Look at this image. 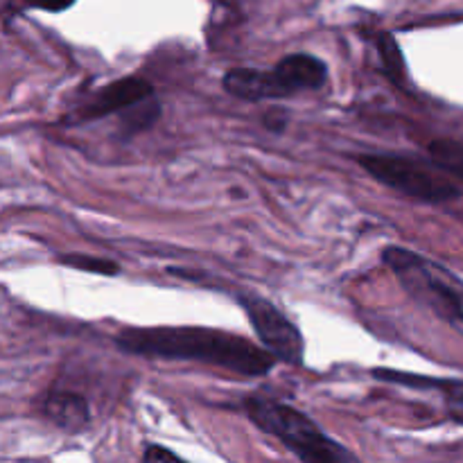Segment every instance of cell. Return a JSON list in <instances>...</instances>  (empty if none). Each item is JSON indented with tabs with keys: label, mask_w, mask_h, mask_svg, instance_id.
<instances>
[{
	"label": "cell",
	"mask_w": 463,
	"mask_h": 463,
	"mask_svg": "<svg viewBox=\"0 0 463 463\" xmlns=\"http://www.w3.org/2000/svg\"><path fill=\"white\" fill-rule=\"evenodd\" d=\"M116 346L129 355L194 360L240 375H265L276 362L267 348L256 346L240 335L194 326L127 328L116 337Z\"/></svg>",
	"instance_id": "cell-1"
},
{
	"label": "cell",
	"mask_w": 463,
	"mask_h": 463,
	"mask_svg": "<svg viewBox=\"0 0 463 463\" xmlns=\"http://www.w3.org/2000/svg\"><path fill=\"white\" fill-rule=\"evenodd\" d=\"M383 260L419 306L428 307L463 335V280L459 276L441 262L402 247L384 249Z\"/></svg>",
	"instance_id": "cell-2"
},
{
	"label": "cell",
	"mask_w": 463,
	"mask_h": 463,
	"mask_svg": "<svg viewBox=\"0 0 463 463\" xmlns=\"http://www.w3.org/2000/svg\"><path fill=\"white\" fill-rule=\"evenodd\" d=\"M244 407H247L249 419L262 432L279 439L301 461H355V455H351L346 448L339 446L328 434L321 432L315 420H310L294 407L276 401H265V398H249Z\"/></svg>",
	"instance_id": "cell-3"
},
{
	"label": "cell",
	"mask_w": 463,
	"mask_h": 463,
	"mask_svg": "<svg viewBox=\"0 0 463 463\" xmlns=\"http://www.w3.org/2000/svg\"><path fill=\"white\" fill-rule=\"evenodd\" d=\"M357 163L387 188L419 199L425 203H450L459 199L461 188L450 179L448 172L419 158L401 154H362Z\"/></svg>",
	"instance_id": "cell-4"
},
{
	"label": "cell",
	"mask_w": 463,
	"mask_h": 463,
	"mask_svg": "<svg viewBox=\"0 0 463 463\" xmlns=\"http://www.w3.org/2000/svg\"><path fill=\"white\" fill-rule=\"evenodd\" d=\"M240 306L247 312L262 346L276 360L288 362V364H301L303 353H306L303 335L279 307L271 306L265 298L256 297V294H240Z\"/></svg>",
	"instance_id": "cell-5"
},
{
	"label": "cell",
	"mask_w": 463,
	"mask_h": 463,
	"mask_svg": "<svg viewBox=\"0 0 463 463\" xmlns=\"http://www.w3.org/2000/svg\"><path fill=\"white\" fill-rule=\"evenodd\" d=\"M154 95V89L145 80L138 77H125L113 84L104 86L102 90L93 95L84 107L80 109L81 120H98V118L109 116V113H122L125 109L134 107L140 99Z\"/></svg>",
	"instance_id": "cell-6"
},
{
	"label": "cell",
	"mask_w": 463,
	"mask_h": 463,
	"mask_svg": "<svg viewBox=\"0 0 463 463\" xmlns=\"http://www.w3.org/2000/svg\"><path fill=\"white\" fill-rule=\"evenodd\" d=\"M274 75L289 98L298 90L321 89L328 80V66L315 54L297 52L280 59L274 68Z\"/></svg>",
	"instance_id": "cell-7"
},
{
	"label": "cell",
	"mask_w": 463,
	"mask_h": 463,
	"mask_svg": "<svg viewBox=\"0 0 463 463\" xmlns=\"http://www.w3.org/2000/svg\"><path fill=\"white\" fill-rule=\"evenodd\" d=\"M224 89L233 98L258 102V99L288 98L283 86L276 80L274 71H253V68H233L224 75Z\"/></svg>",
	"instance_id": "cell-8"
},
{
	"label": "cell",
	"mask_w": 463,
	"mask_h": 463,
	"mask_svg": "<svg viewBox=\"0 0 463 463\" xmlns=\"http://www.w3.org/2000/svg\"><path fill=\"white\" fill-rule=\"evenodd\" d=\"M43 414L63 432H81L90 423V410L84 396L72 392H52L43 402Z\"/></svg>",
	"instance_id": "cell-9"
},
{
	"label": "cell",
	"mask_w": 463,
	"mask_h": 463,
	"mask_svg": "<svg viewBox=\"0 0 463 463\" xmlns=\"http://www.w3.org/2000/svg\"><path fill=\"white\" fill-rule=\"evenodd\" d=\"M430 161L455 179L463 181V143L452 138H437L428 147Z\"/></svg>",
	"instance_id": "cell-10"
},
{
	"label": "cell",
	"mask_w": 463,
	"mask_h": 463,
	"mask_svg": "<svg viewBox=\"0 0 463 463\" xmlns=\"http://www.w3.org/2000/svg\"><path fill=\"white\" fill-rule=\"evenodd\" d=\"M158 116H161V104L156 102L154 95H149V98L140 99L134 107L125 109V111L120 113L122 131H125L127 136H131L138 134V131L143 129H149V127L158 120Z\"/></svg>",
	"instance_id": "cell-11"
},
{
	"label": "cell",
	"mask_w": 463,
	"mask_h": 463,
	"mask_svg": "<svg viewBox=\"0 0 463 463\" xmlns=\"http://www.w3.org/2000/svg\"><path fill=\"white\" fill-rule=\"evenodd\" d=\"M375 380H383V383H393V384H405V387H416V389H455L457 383L452 380H437V378H425V375L416 373H402V371H392V369H375L373 371Z\"/></svg>",
	"instance_id": "cell-12"
},
{
	"label": "cell",
	"mask_w": 463,
	"mask_h": 463,
	"mask_svg": "<svg viewBox=\"0 0 463 463\" xmlns=\"http://www.w3.org/2000/svg\"><path fill=\"white\" fill-rule=\"evenodd\" d=\"M59 260L66 267L72 269L89 271V274H102V276H116L120 271V267L111 260H104V258L95 256H84V253H66V256H59Z\"/></svg>",
	"instance_id": "cell-13"
},
{
	"label": "cell",
	"mask_w": 463,
	"mask_h": 463,
	"mask_svg": "<svg viewBox=\"0 0 463 463\" xmlns=\"http://www.w3.org/2000/svg\"><path fill=\"white\" fill-rule=\"evenodd\" d=\"M380 54H383L384 71H387L389 75H392L393 80L398 81V84H402V81H405V77H407L405 59H402L401 48H398L392 34L380 36Z\"/></svg>",
	"instance_id": "cell-14"
},
{
	"label": "cell",
	"mask_w": 463,
	"mask_h": 463,
	"mask_svg": "<svg viewBox=\"0 0 463 463\" xmlns=\"http://www.w3.org/2000/svg\"><path fill=\"white\" fill-rule=\"evenodd\" d=\"M448 414L452 420L463 425V392H452L448 396Z\"/></svg>",
	"instance_id": "cell-15"
},
{
	"label": "cell",
	"mask_w": 463,
	"mask_h": 463,
	"mask_svg": "<svg viewBox=\"0 0 463 463\" xmlns=\"http://www.w3.org/2000/svg\"><path fill=\"white\" fill-rule=\"evenodd\" d=\"M143 459L145 461H163V459L176 461V459H179V457H176L175 452L163 450V448H158V446H147V450L143 452Z\"/></svg>",
	"instance_id": "cell-16"
},
{
	"label": "cell",
	"mask_w": 463,
	"mask_h": 463,
	"mask_svg": "<svg viewBox=\"0 0 463 463\" xmlns=\"http://www.w3.org/2000/svg\"><path fill=\"white\" fill-rule=\"evenodd\" d=\"M32 3L43 9H50V12H59V9H66L72 0H32Z\"/></svg>",
	"instance_id": "cell-17"
}]
</instances>
